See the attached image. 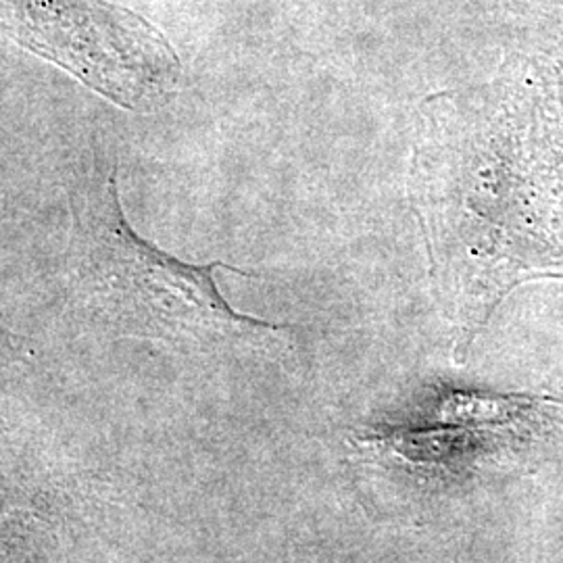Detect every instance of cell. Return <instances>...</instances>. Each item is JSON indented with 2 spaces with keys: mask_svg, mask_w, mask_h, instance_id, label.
Returning a JSON list of instances; mask_svg holds the SVG:
<instances>
[{
  "mask_svg": "<svg viewBox=\"0 0 563 563\" xmlns=\"http://www.w3.org/2000/svg\"><path fill=\"white\" fill-rule=\"evenodd\" d=\"M4 27L121 109L148 113L180 88L181 63L151 21L104 0H2Z\"/></svg>",
  "mask_w": 563,
  "mask_h": 563,
  "instance_id": "2",
  "label": "cell"
},
{
  "mask_svg": "<svg viewBox=\"0 0 563 563\" xmlns=\"http://www.w3.org/2000/svg\"><path fill=\"white\" fill-rule=\"evenodd\" d=\"M67 201V282L95 318L125 334L188 346L274 342L288 332L223 301L218 269L253 274L223 262L184 263L141 239L123 216L115 165L95 139L69 167Z\"/></svg>",
  "mask_w": 563,
  "mask_h": 563,
  "instance_id": "1",
  "label": "cell"
}]
</instances>
